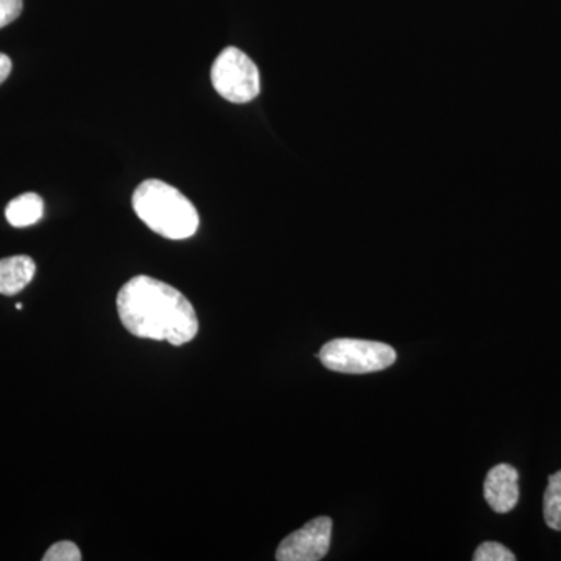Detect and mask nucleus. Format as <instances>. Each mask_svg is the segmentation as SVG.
Wrapping results in <instances>:
<instances>
[{
    "mask_svg": "<svg viewBox=\"0 0 561 561\" xmlns=\"http://www.w3.org/2000/svg\"><path fill=\"white\" fill-rule=\"evenodd\" d=\"M117 312L130 334L180 346L198 332L191 301L175 287L151 276H135L117 295Z\"/></svg>",
    "mask_w": 561,
    "mask_h": 561,
    "instance_id": "f257e3e1",
    "label": "nucleus"
},
{
    "mask_svg": "<svg viewBox=\"0 0 561 561\" xmlns=\"http://www.w3.org/2000/svg\"><path fill=\"white\" fill-rule=\"evenodd\" d=\"M133 209L151 231L171 241L192 238L201 225L190 198L160 180H147L136 187Z\"/></svg>",
    "mask_w": 561,
    "mask_h": 561,
    "instance_id": "f03ea898",
    "label": "nucleus"
},
{
    "mask_svg": "<svg viewBox=\"0 0 561 561\" xmlns=\"http://www.w3.org/2000/svg\"><path fill=\"white\" fill-rule=\"evenodd\" d=\"M319 357L328 370L362 375L391 367L397 362V351L381 342L335 339L324 343Z\"/></svg>",
    "mask_w": 561,
    "mask_h": 561,
    "instance_id": "7ed1b4c3",
    "label": "nucleus"
},
{
    "mask_svg": "<svg viewBox=\"0 0 561 561\" xmlns=\"http://www.w3.org/2000/svg\"><path fill=\"white\" fill-rule=\"evenodd\" d=\"M214 90L231 103H249L260 95L261 76L249 55L236 47L220 51L210 69Z\"/></svg>",
    "mask_w": 561,
    "mask_h": 561,
    "instance_id": "20e7f679",
    "label": "nucleus"
},
{
    "mask_svg": "<svg viewBox=\"0 0 561 561\" xmlns=\"http://www.w3.org/2000/svg\"><path fill=\"white\" fill-rule=\"evenodd\" d=\"M332 519L319 516L284 538L276 560L278 561H319L330 551Z\"/></svg>",
    "mask_w": 561,
    "mask_h": 561,
    "instance_id": "39448f33",
    "label": "nucleus"
},
{
    "mask_svg": "<svg viewBox=\"0 0 561 561\" xmlns=\"http://www.w3.org/2000/svg\"><path fill=\"white\" fill-rule=\"evenodd\" d=\"M519 474L512 465L501 463L491 468L483 483V496L494 512L505 515L519 501Z\"/></svg>",
    "mask_w": 561,
    "mask_h": 561,
    "instance_id": "423d86ee",
    "label": "nucleus"
},
{
    "mask_svg": "<svg viewBox=\"0 0 561 561\" xmlns=\"http://www.w3.org/2000/svg\"><path fill=\"white\" fill-rule=\"evenodd\" d=\"M35 273V261L31 256H25V254L0 260V294H20L32 283Z\"/></svg>",
    "mask_w": 561,
    "mask_h": 561,
    "instance_id": "0eeeda50",
    "label": "nucleus"
},
{
    "mask_svg": "<svg viewBox=\"0 0 561 561\" xmlns=\"http://www.w3.org/2000/svg\"><path fill=\"white\" fill-rule=\"evenodd\" d=\"M44 202L35 192H27L9 203L5 217L11 227L25 228L38 224L43 219Z\"/></svg>",
    "mask_w": 561,
    "mask_h": 561,
    "instance_id": "6e6552de",
    "label": "nucleus"
},
{
    "mask_svg": "<svg viewBox=\"0 0 561 561\" xmlns=\"http://www.w3.org/2000/svg\"><path fill=\"white\" fill-rule=\"evenodd\" d=\"M545 522L552 530H561V471L549 478L545 493Z\"/></svg>",
    "mask_w": 561,
    "mask_h": 561,
    "instance_id": "1a4fd4ad",
    "label": "nucleus"
},
{
    "mask_svg": "<svg viewBox=\"0 0 561 561\" xmlns=\"http://www.w3.org/2000/svg\"><path fill=\"white\" fill-rule=\"evenodd\" d=\"M472 559L474 561H515L516 557L511 549L505 548L501 542L486 541L476 549Z\"/></svg>",
    "mask_w": 561,
    "mask_h": 561,
    "instance_id": "9d476101",
    "label": "nucleus"
},
{
    "mask_svg": "<svg viewBox=\"0 0 561 561\" xmlns=\"http://www.w3.org/2000/svg\"><path fill=\"white\" fill-rule=\"evenodd\" d=\"M44 561H80L81 552L79 546L72 541L55 542L54 546L44 553Z\"/></svg>",
    "mask_w": 561,
    "mask_h": 561,
    "instance_id": "9b49d317",
    "label": "nucleus"
},
{
    "mask_svg": "<svg viewBox=\"0 0 561 561\" xmlns=\"http://www.w3.org/2000/svg\"><path fill=\"white\" fill-rule=\"evenodd\" d=\"M24 0H0V28L7 27L21 16Z\"/></svg>",
    "mask_w": 561,
    "mask_h": 561,
    "instance_id": "f8f14e48",
    "label": "nucleus"
},
{
    "mask_svg": "<svg viewBox=\"0 0 561 561\" xmlns=\"http://www.w3.org/2000/svg\"><path fill=\"white\" fill-rule=\"evenodd\" d=\"M11 68H13V65H11L10 58L5 54H0V84L9 79Z\"/></svg>",
    "mask_w": 561,
    "mask_h": 561,
    "instance_id": "ddd939ff",
    "label": "nucleus"
}]
</instances>
